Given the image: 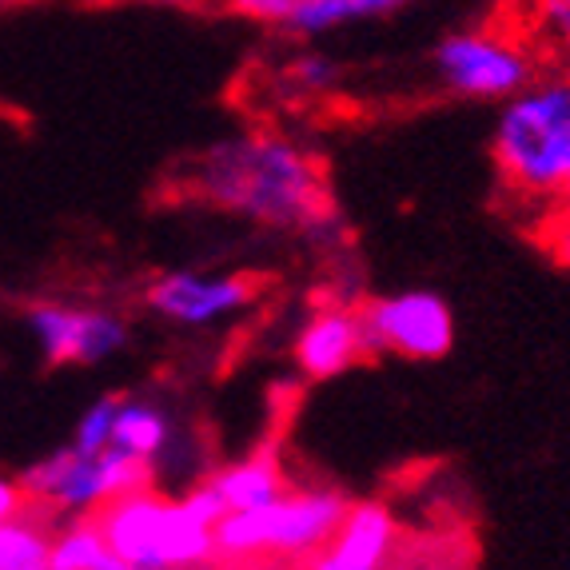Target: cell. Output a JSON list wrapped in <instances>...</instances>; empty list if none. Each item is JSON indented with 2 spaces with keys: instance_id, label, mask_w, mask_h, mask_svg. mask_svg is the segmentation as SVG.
Instances as JSON below:
<instances>
[{
  "instance_id": "obj_23",
  "label": "cell",
  "mask_w": 570,
  "mask_h": 570,
  "mask_svg": "<svg viewBox=\"0 0 570 570\" xmlns=\"http://www.w3.org/2000/svg\"><path fill=\"white\" fill-rule=\"evenodd\" d=\"M128 4H153V9H200L208 0H128Z\"/></svg>"
},
{
  "instance_id": "obj_24",
  "label": "cell",
  "mask_w": 570,
  "mask_h": 570,
  "mask_svg": "<svg viewBox=\"0 0 570 570\" xmlns=\"http://www.w3.org/2000/svg\"><path fill=\"white\" fill-rule=\"evenodd\" d=\"M559 208H570V184L562 188V196H559Z\"/></svg>"
},
{
  "instance_id": "obj_16",
  "label": "cell",
  "mask_w": 570,
  "mask_h": 570,
  "mask_svg": "<svg viewBox=\"0 0 570 570\" xmlns=\"http://www.w3.org/2000/svg\"><path fill=\"white\" fill-rule=\"evenodd\" d=\"M519 20L534 52L570 68V0H523Z\"/></svg>"
},
{
  "instance_id": "obj_25",
  "label": "cell",
  "mask_w": 570,
  "mask_h": 570,
  "mask_svg": "<svg viewBox=\"0 0 570 570\" xmlns=\"http://www.w3.org/2000/svg\"><path fill=\"white\" fill-rule=\"evenodd\" d=\"M0 4H40V0H0Z\"/></svg>"
},
{
  "instance_id": "obj_4",
  "label": "cell",
  "mask_w": 570,
  "mask_h": 570,
  "mask_svg": "<svg viewBox=\"0 0 570 570\" xmlns=\"http://www.w3.org/2000/svg\"><path fill=\"white\" fill-rule=\"evenodd\" d=\"M352 499L335 487L284 491L256 511H232L212 527L216 559H312L343 523Z\"/></svg>"
},
{
  "instance_id": "obj_6",
  "label": "cell",
  "mask_w": 570,
  "mask_h": 570,
  "mask_svg": "<svg viewBox=\"0 0 570 570\" xmlns=\"http://www.w3.org/2000/svg\"><path fill=\"white\" fill-rule=\"evenodd\" d=\"M435 77L463 100H511L534 80L539 52L519 32L463 29L435 48Z\"/></svg>"
},
{
  "instance_id": "obj_19",
  "label": "cell",
  "mask_w": 570,
  "mask_h": 570,
  "mask_svg": "<svg viewBox=\"0 0 570 570\" xmlns=\"http://www.w3.org/2000/svg\"><path fill=\"white\" fill-rule=\"evenodd\" d=\"M284 80L304 96H324L340 80V65L324 52H299L284 65Z\"/></svg>"
},
{
  "instance_id": "obj_18",
  "label": "cell",
  "mask_w": 570,
  "mask_h": 570,
  "mask_svg": "<svg viewBox=\"0 0 570 570\" xmlns=\"http://www.w3.org/2000/svg\"><path fill=\"white\" fill-rule=\"evenodd\" d=\"M116 407H120V395H100L96 403H88L85 415L77 419V431H72V448L85 455H100L112 448Z\"/></svg>"
},
{
  "instance_id": "obj_3",
  "label": "cell",
  "mask_w": 570,
  "mask_h": 570,
  "mask_svg": "<svg viewBox=\"0 0 570 570\" xmlns=\"http://www.w3.org/2000/svg\"><path fill=\"white\" fill-rule=\"evenodd\" d=\"M108 547L132 570H200L216 559L212 527L200 523L176 494H160L153 487L120 499H108L92 514Z\"/></svg>"
},
{
  "instance_id": "obj_13",
  "label": "cell",
  "mask_w": 570,
  "mask_h": 570,
  "mask_svg": "<svg viewBox=\"0 0 570 570\" xmlns=\"http://www.w3.org/2000/svg\"><path fill=\"white\" fill-rule=\"evenodd\" d=\"M176 443V423H171L168 407L156 400H140V395H120L112 423V448L124 455H136L144 463H160L168 448Z\"/></svg>"
},
{
  "instance_id": "obj_22",
  "label": "cell",
  "mask_w": 570,
  "mask_h": 570,
  "mask_svg": "<svg viewBox=\"0 0 570 570\" xmlns=\"http://www.w3.org/2000/svg\"><path fill=\"white\" fill-rule=\"evenodd\" d=\"M24 507H29V499H24V491H20V479L0 475V523L17 519Z\"/></svg>"
},
{
  "instance_id": "obj_1",
  "label": "cell",
  "mask_w": 570,
  "mask_h": 570,
  "mask_svg": "<svg viewBox=\"0 0 570 570\" xmlns=\"http://www.w3.org/2000/svg\"><path fill=\"white\" fill-rule=\"evenodd\" d=\"M184 188L196 204L228 212L267 232H295L324 244L335 228L324 160L272 128L219 136L191 156Z\"/></svg>"
},
{
  "instance_id": "obj_7",
  "label": "cell",
  "mask_w": 570,
  "mask_h": 570,
  "mask_svg": "<svg viewBox=\"0 0 570 570\" xmlns=\"http://www.w3.org/2000/svg\"><path fill=\"white\" fill-rule=\"evenodd\" d=\"M360 324L367 355H400V360L435 363L455 347V312L435 292L375 295L360 304Z\"/></svg>"
},
{
  "instance_id": "obj_15",
  "label": "cell",
  "mask_w": 570,
  "mask_h": 570,
  "mask_svg": "<svg viewBox=\"0 0 570 570\" xmlns=\"http://www.w3.org/2000/svg\"><path fill=\"white\" fill-rule=\"evenodd\" d=\"M0 570H52V527L32 503L0 523Z\"/></svg>"
},
{
  "instance_id": "obj_5",
  "label": "cell",
  "mask_w": 570,
  "mask_h": 570,
  "mask_svg": "<svg viewBox=\"0 0 570 570\" xmlns=\"http://www.w3.org/2000/svg\"><path fill=\"white\" fill-rule=\"evenodd\" d=\"M156 471L153 463H144L136 455L108 448L100 455H85L72 443L57 448L52 455L37 459L24 466L20 475V491L37 511H57V514H92L120 494H132L153 487Z\"/></svg>"
},
{
  "instance_id": "obj_9",
  "label": "cell",
  "mask_w": 570,
  "mask_h": 570,
  "mask_svg": "<svg viewBox=\"0 0 570 570\" xmlns=\"http://www.w3.org/2000/svg\"><path fill=\"white\" fill-rule=\"evenodd\" d=\"M256 299V284L244 276L212 272H164L144 287V307L176 327H212L232 320Z\"/></svg>"
},
{
  "instance_id": "obj_8",
  "label": "cell",
  "mask_w": 570,
  "mask_h": 570,
  "mask_svg": "<svg viewBox=\"0 0 570 570\" xmlns=\"http://www.w3.org/2000/svg\"><path fill=\"white\" fill-rule=\"evenodd\" d=\"M24 324L52 367H96L128 347V324L108 307L32 304Z\"/></svg>"
},
{
  "instance_id": "obj_14",
  "label": "cell",
  "mask_w": 570,
  "mask_h": 570,
  "mask_svg": "<svg viewBox=\"0 0 570 570\" xmlns=\"http://www.w3.org/2000/svg\"><path fill=\"white\" fill-rule=\"evenodd\" d=\"M52 570H132L108 547L96 519L80 514L68 527L52 531Z\"/></svg>"
},
{
  "instance_id": "obj_17",
  "label": "cell",
  "mask_w": 570,
  "mask_h": 570,
  "mask_svg": "<svg viewBox=\"0 0 570 570\" xmlns=\"http://www.w3.org/2000/svg\"><path fill=\"white\" fill-rule=\"evenodd\" d=\"M403 4H411V0H304L287 29L299 32V37H324V32L340 29L347 20L387 17Z\"/></svg>"
},
{
  "instance_id": "obj_21",
  "label": "cell",
  "mask_w": 570,
  "mask_h": 570,
  "mask_svg": "<svg viewBox=\"0 0 570 570\" xmlns=\"http://www.w3.org/2000/svg\"><path fill=\"white\" fill-rule=\"evenodd\" d=\"M542 252H547L562 272H570V208L554 204L551 216L542 219Z\"/></svg>"
},
{
  "instance_id": "obj_2",
  "label": "cell",
  "mask_w": 570,
  "mask_h": 570,
  "mask_svg": "<svg viewBox=\"0 0 570 570\" xmlns=\"http://www.w3.org/2000/svg\"><path fill=\"white\" fill-rule=\"evenodd\" d=\"M491 156L523 200H554L570 184V77L531 80L494 116Z\"/></svg>"
},
{
  "instance_id": "obj_10",
  "label": "cell",
  "mask_w": 570,
  "mask_h": 570,
  "mask_svg": "<svg viewBox=\"0 0 570 570\" xmlns=\"http://www.w3.org/2000/svg\"><path fill=\"white\" fill-rule=\"evenodd\" d=\"M400 542V523L383 499H360L347 507L332 539L307 559V570H383Z\"/></svg>"
},
{
  "instance_id": "obj_11",
  "label": "cell",
  "mask_w": 570,
  "mask_h": 570,
  "mask_svg": "<svg viewBox=\"0 0 570 570\" xmlns=\"http://www.w3.org/2000/svg\"><path fill=\"white\" fill-rule=\"evenodd\" d=\"M295 367L307 380H335L343 371H352L360 360H367V343H363L360 307L327 304L307 315V324L295 335Z\"/></svg>"
},
{
  "instance_id": "obj_12",
  "label": "cell",
  "mask_w": 570,
  "mask_h": 570,
  "mask_svg": "<svg viewBox=\"0 0 570 570\" xmlns=\"http://www.w3.org/2000/svg\"><path fill=\"white\" fill-rule=\"evenodd\" d=\"M204 483L216 491V499L224 503V511H256V507L276 503L287 491L284 466L272 451H256V455L236 459V463L219 466L212 475H204Z\"/></svg>"
},
{
  "instance_id": "obj_20",
  "label": "cell",
  "mask_w": 570,
  "mask_h": 570,
  "mask_svg": "<svg viewBox=\"0 0 570 570\" xmlns=\"http://www.w3.org/2000/svg\"><path fill=\"white\" fill-rule=\"evenodd\" d=\"M219 4H224L232 17L256 20V24H279V29H287L304 0H219Z\"/></svg>"
}]
</instances>
